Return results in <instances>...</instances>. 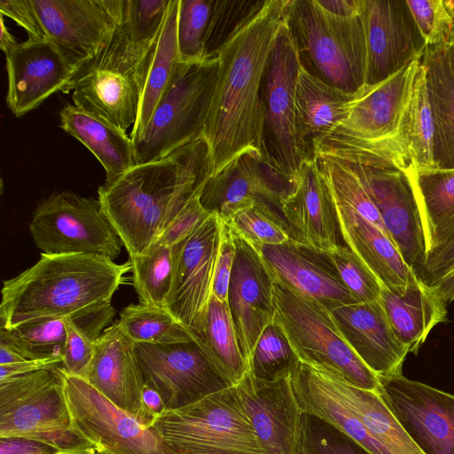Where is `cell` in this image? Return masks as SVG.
<instances>
[{"instance_id":"d590c367","label":"cell","mask_w":454,"mask_h":454,"mask_svg":"<svg viewBox=\"0 0 454 454\" xmlns=\"http://www.w3.org/2000/svg\"><path fill=\"white\" fill-rule=\"evenodd\" d=\"M179 0H171L147 73L137 120L130 137H137L148 124L178 61L176 23Z\"/></svg>"},{"instance_id":"8d00e7d4","label":"cell","mask_w":454,"mask_h":454,"mask_svg":"<svg viewBox=\"0 0 454 454\" xmlns=\"http://www.w3.org/2000/svg\"><path fill=\"white\" fill-rule=\"evenodd\" d=\"M114 316L112 305L66 317L67 341L60 369L66 373L87 380L96 341Z\"/></svg>"},{"instance_id":"9a60e30c","label":"cell","mask_w":454,"mask_h":454,"mask_svg":"<svg viewBox=\"0 0 454 454\" xmlns=\"http://www.w3.org/2000/svg\"><path fill=\"white\" fill-rule=\"evenodd\" d=\"M381 398L423 454H454V395L403 375L378 377Z\"/></svg>"},{"instance_id":"681fc988","label":"cell","mask_w":454,"mask_h":454,"mask_svg":"<svg viewBox=\"0 0 454 454\" xmlns=\"http://www.w3.org/2000/svg\"><path fill=\"white\" fill-rule=\"evenodd\" d=\"M235 256L234 235L230 226L223 221L222 239L215 266L213 295L223 302H228L229 285Z\"/></svg>"},{"instance_id":"8fae6325","label":"cell","mask_w":454,"mask_h":454,"mask_svg":"<svg viewBox=\"0 0 454 454\" xmlns=\"http://www.w3.org/2000/svg\"><path fill=\"white\" fill-rule=\"evenodd\" d=\"M74 429L97 454H171L154 429L118 407L89 381L59 368Z\"/></svg>"},{"instance_id":"3957f363","label":"cell","mask_w":454,"mask_h":454,"mask_svg":"<svg viewBox=\"0 0 454 454\" xmlns=\"http://www.w3.org/2000/svg\"><path fill=\"white\" fill-rule=\"evenodd\" d=\"M129 270V262L118 264L100 255L42 253L34 265L4 281L0 327L73 317L110 305Z\"/></svg>"},{"instance_id":"4fadbf2b","label":"cell","mask_w":454,"mask_h":454,"mask_svg":"<svg viewBox=\"0 0 454 454\" xmlns=\"http://www.w3.org/2000/svg\"><path fill=\"white\" fill-rule=\"evenodd\" d=\"M223 220L211 213L191 234L172 246L173 276L163 309L190 333L205 325L213 295Z\"/></svg>"},{"instance_id":"e0dca14e","label":"cell","mask_w":454,"mask_h":454,"mask_svg":"<svg viewBox=\"0 0 454 454\" xmlns=\"http://www.w3.org/2000/svg\"><path fill=\"white\" fill-rule=\"evenodd\" d=\"M360 17L366 45L365 87L385 81L423 55L427 44L406 0H360Z\"/></svg>"},{"instance_id":"f5cc1de1","label":"cell","mask_w":454,"mask_h":454,"mask_svg":"<svg viewBox=\"0 0 454 454\" xmlns=\"http://www.w3.org/2000/svg\"><path fill=\"white\" fill-rule=\"evenodd\" d=\"M61 365L62 359L57 358L27 359L15 364L0 365V381L40 370H57Z\"/></svg>"},{"instance_id":"4dcf8cb0","label":"cell","mask_w":454,"mask_h":454,"mask_svg":"<svg viewBox=\"0 0 454 454\" xmlns=\"http://www.w3.org/2000/svg\"><path fill=\"white\" fill-rule=\"evenodd\" d=\"M379 301L394 333L409 353L417 354L433 328L447 321V303L414 272L402 294L382 286Z\"/></svg>"},{"instance_id":"484cf974","label":"cell","mask_w":454,"mask_h":454,"mask_svg":"<svg viewBox=\"0 0 454 454\" xmlns=\"http://www.w3.org/2000/svg\"><path fill=\"white\" fill-rule=\"evenodd\" d=\"M254 247L272 278L320 301L328 309L356 302L326 254L311 250L293 239L279 245Z\"/></svg>"},{"instance_id":"5b68a950","label":"cell","mask_w":454,"mask_h":454,"mask_svg":"<svg viewBox=\"0 0 454 454\" xmlns=\"http://www.w3.org/2000/svg\"><path fill=\"white\" fill-rule=\"evenodd\" d=\"M286 21L303 69L348 94L364 90L366 45L360 11L338 16L316 0H289Z\"/></svg>"},{"instance_id":"c3c4849f","label":"cell","mask_w":454,"mask_h":454,"mask_svg":"<svg viewBox=\"0 0 454 454\" xmlns=\"http://www.w3.org/2000/svg\"><path fill=\"white\" fill-rule=\"evenodd\" d=\"M295 454H370L348 439L333 441L313 433L308 424V416L303 415L301 434Z\"/></svg>"},{"instance_id":"6f0895ef","label":"cell","mask_w":454,"mask_h":454,"mask_svg":"<svg viewBox=\"0 0 454 454\" xmlns=\"http://www.w3.org/2000/svg\"><path fill=\"white\" fill-rule=\"evenodd\" d=\"M0 48L4 53L7 52L10 49L14 47L19 42L16 38L11 34L8 27H6L4 15L0 14Z\"/></svg>"},{"instance_id":"f35d334b","label":"cell","mask_w":454,"mask_h":454,"mask_svg":"<svg viewBox=\"0 0 454 454\" xmlns=\"http://www.w3.org/2000/svg\"><path fill=\"white\" fill-rule=\"evenodd\" d=\"M134 289L140 303L163 308L173 276L172 247L154 243L129 257Z\"/></svg>"},{"instance_id":"816d5d0a","label":"cell","mask_w":454,"mask_h":454,"mask_svg":"<svg viewBox=\"0 0 454 454\" xmlns=\"http://www.w3.org/2000/svg\"><path fill=\"white\" fill-rule=\"evenodd\" d=\"M0 454H65L44 442L23 438H0Z\"/></svg>"},{"instance_id":"7c38bea8","label":"cell","mask_w":454,"mask_h":454,"mask_svg":"<svg viewBox=\"0 0 454 454\" xmlns=\"http://www.w3.org/2000/svg\"><path fill=\"white\" fill-rule=\"evenodd\" d=\"M300 61L286 21L271 51L262 85V154L291 184L302 164L295 139V89Z\"/></svg>"},{"instance_id":"e575fe53","label":"cell","mask_w":454,"mask_h":454,"mask_svg":"<svg viewBox=\"0 0 454 454\" xmlns=\"http://www.w3.org/2000/svg\"><path fill=\"white\" fill-rule=\"evenodd\" d=\"M394 138L416 171L434 169V121L421 60Z\"/></svg>"},{"instance_id":"b9f144b4","label":"cell","mask_w":454,"mask_h":454,"mask_svg":"<svg viewBox=\"0 0 454 454\" xmlns=\"http://www.w3.org/2000/svg\"><path fill=\"white\" fill-rule=\"evenodd\" d=\"M298 362L282 329L273 320L262 333L248 369L256 379L273 381L289 376Z\"/></svg>"},{"instance_id":"8992f818","label":"cell","mask_w":454,"mask_h":454,"mask_svg":"<svg viewBox=\"0 0 454 454\" xmlns=\"http://www.w3.org/2000/svg\"><path fill=\"white\" fill-rule=\"evenodd\" d=\"M218 71V58L176 62L148 124L132 139L137 164L160 160L203 138Z\"/></svg>"},{"instance_id":"ee69618b","label":"cell","mask_w":454,"mask_h":454,"mask_svg":"<svg viewBox=\"0 0 454 454\" xmlns=\"http://www.w3.org/2000/svg\"><path fill=\"white\" fill-rule=\"evenodd\" d=\"M254 0H214L204 44V59L217 58L229 39L265 4Z\"/></svg>"},{"instance_id":"d6986e66","label":"cell","mask_w":454,"mask_h":454,"mask_svg":"<svg viewBox=\"0 0 454 454\" xmlns=\"http://www.w3.org/2000/svg\"><path fill=\"white\" fill-rule=\"evenodd\" d=\"M234 239L236 256L228 305L239 349L248 369L262 333L274 320L273 278L254 247L236 235Z\"/></svg>"},{"instance_id":"11a10c76","label":"cell","mask_w":454,"mask_h":454,"mask_svg":"<svg viewBox=\"0 0 454 454\" xmlns=\"http://www.w3.org/2000/svg\"><path fill=\"white\" fill-rule=\"evenodd\" d=\"M325 11L338 16H352L359 13L360 0H316Z\"/></svg>"},{"instance_id":"7bdbcfd3","label":"cell","mask_w":454,"mask_h":454,"mask_svg":"<svg viewBox=\"0 0 454 454\" xmlns=\"http://www.w3.org/2000/svg\"><path fill=\"white\" fill-rule=\"evenodd\" d=\"M214 0H179L176 23L178 61L204 59L205 38Z\"/></svg>"},{"instance_id":"60d3db41","label":"cell","mask_w":454,"mask_h":454,"mask_svg":"<svg viewBox=\"0 0 454 454\" xmlns=\"http://www.w3.org/2000/svg\"><path fill=\"white\" fill-rule=\"evenodd\" d=\"M224 222L234 235L254 246L279 245L292 239L280 211L264 200H254Z\"/></svg>"},{"instance_id":"4316f807","label":"cell","mask_w":454,"mask_h":454,"mask_svg":"<svg viewBox=\"0 0 454 454\" xmlns=\"http://www.w3.org/2000/svg\"><path fill=\"white\" fill-rule=\"evenodd\" d=\"M135 344L118 322L108 326L96 341L86 380L143 425L145 380Z\"/></svg>"},{"instance_id":"7dc6e473","label":"cell","mask_w":454,"mask_h":454,"mask_svg":"<svg viewBox=\"0 0 454 454\" xmlns=\"http://www.w3.org/2000/svg\"><path fill=\"white\" fill-rule=\"evenodd\" d=\"M204 185L191 196L155 243L172 247L191 234L211 214L200 201Z\"/></svg>"},{"instance_id":"44dd1931","label":"cell","mask_w":454,"mask_h":454,"mask_svg":"<svg viewBox=\"0 0 454 454\" xmlns=\"http://www.w3.org/2000/svg\"><path fill=\"white\" fill-rule=\"evenodd\" d=\"M253 428L269 454H295L303 415L291 374L269 381L248 369L235 385Z\"/></svg>"},{"instance_id":"bcb514c9","label":"cell","mask_w":454,"mask_h":454,"mask_svg":"<svg viewBox=\"0 0 454 454\" xmlns=\"http://www.w3.org/2000/svg\"><path fill=\"white\" fill-rule=\"evenodd\" d=\"M406 4L427 46L449 42L454 32V20L444 0H406Z\"/></svg>"},{"instance_id":"91938a15","label":"cell","mask_w":454,"mask_h":454,"mask_svg":"<svg viewBox=\"0 0 454 454\" xmlns=\"http://www.w3.org/2000/svg\"><path fill=\"white\" fill-rule=\"evenodd\" d=\"M447 46L454 64V32L451 37L450 38L449 42L447 43Z\"/></svg>"},{"instance_id":"603a6c76","label":"cell","mask_w":454,"mask_h":454,"mask_svg":"<svg viewBox=\"0 0 454 454\" xmlns=\"http://www.w3.org/2000/svg\"><path fill=\"white\" fill-rule=\"evenodd\" d=\"M4 55L8 75L6 103L16 117L36 108L57 91L62 92L74 75L49 39L19 42Z\"/></svg>"},{"instance_id":"f546056e","label":"cell","mask_w":454,"mask_h":454,"mask_svg":"<svg viewBox=\"0 0 454 454\" xmlns=\"http://www.w3.org/2000/svg\"><path fill=\"white\" fill-rule=\"evenodd\" d=\"M333 200L345 245L371 270L383 287L402 294L413 271L395 245L355 209Z\"/></svg>"},{"instance_id":"ffe728a7","label":"cell","mask_w":454,"mask_h":454,"mask_svg":"<svg viewBox=\"0 0 454 454\" xmlns=\"http://www.w3.org/2000/svg\"><path fill=\"white\" fill-rule=\"evenodd\" d=\"M280 212L296 243L323 254L343 246L333 200L317 158L302 162L281 199Z\"/></svg>"},{"instance_id":"52a82bcc","label":"cell","mask_w":454,"mask_h":454,"mask_svg":"<svg viewBox=\"0 0 454 454\" xmlns=\"http://www.w3.org/2000/svg\"><path fill=\"white\" fill-rule=\"evenodd\" d=\"M273 300L274 322L300 361L324 368L354 387L380 391L378 376L350 348L324 304L276 278Z\"/></svg>"},{"instance_id":"6da1fadb","label":"cell","mask_w":454,"mask_h":454,"mask_svg":"<svg viewBox=\"0 0 454 454\" xmlns=\"http://www.w3.org/2000/svg\"><path fill=\"white\" fill-rule=\"evenodd\" d=\"M289 0H266L220 50L203 139L215 176L244 153H262V85Z\"/></svg>"},{"instance_id":"d4e9b609","label":"cell","mask_w":454,"mask_h":454,"mask_svg":"<svg viewBox=\"0 0 454 454\" xmlns=\"http://www.w3.org/2000/svg\"><path fill=\"white\" fill-rule=\"evenodd\" d=\"M341 335L378 377L403 375L408 348L394 333L380 302H354L329 309Z\"/></svg>"},{"instance_id":"1f68e13d","label":"cell","mask_w":454,"mask_h":454,"mask_svg":"<svg viewBox=\"0 0 454 454\" xmlns=\"http://www.w3.org/2000/svg\"><path fill=\"white\" fill-rule=\"evenodd\" d=\"M434 121V169H454V64L447 43L420 59Z\"/></svg>"},{"instance_id":"f1b7e54d","label":"cell","mask_w":454,"mask_h":454,"mask_svg":"<svg viewBox=\"0 0 454 454\" xmlns=\"http://www.w3.org/2000/svg\"><path fill=\"white\" fill-rule=\"evenodd\" d=\"M357 96L299 67L295 89V139L301 162L316 159L318 143L348 116Z\"/></svg>"},{"instance_id":"d6a6232c","label":"cell","mask_w":454,"mask_h":454,"mask_svg":"<svg viewBox=\"0 0 454 454\" xmlns=\"http://www.w3.org/2000/svg\"><path fill=\"white\" fill-rule=\"evenodd\" d=\"M59 125L85 145L106 172L111 183L137 165L130 136L80 107L67 104L59 112Z\"/></svg>"},{"instance_id":"cb8c5ba5","label":"cell","mask_w":454,"mask_h":454,"mask_svg":"<svg viewBox=\"0 0 454 454\" xmlns=\"http://www.w3.org/2000/svg\"><path fill=\"white\" fill-rule=\"evenodd\" d=\"M292 184L262 153L240 155L206 182L200 195L203 207L226 221L254 200H264L280 211V201ZM281 213V212H280Z\"/></svg>"},{"instance_id":"7a4b0ae2","label":"cell","mask_w":454,"mask_h":454,"mask_svg":"<svg viewBox=\"0 0 454 454\" xmlns=\"http://www.w3.org/2000/svg\"><path fill=\"white\" fill-rule=\"evenodd\" d=\"M210 177L200 139L158 160L137 164L98 191L102 210L129 257L153 245L191 196Z\"/></svg>"},{"instance_id":"f907efd6","label":"cell","mask_w":454,"mask_h":454,"mask_svg":"<svg viewBox=\"0 0 454 454\" xmlns=\"http://www.w3.org/2000/svg\"><path fill=\"white\" fill-rule=\"evenodd\" d=\"M0 14L20 26L27 32V39H48L32 0H0Z\"/></svg>"},{"instance_id":"277c9868","label":"cell","mask_w":454,"mask_h":454,"mask_svg":"<svg viewBox=\"0 0 454 454\" xmlns=\"http://www.w3.org/2000/svg\"><path fill=\"white\" fill-rule=\"evenodd\" d=\"M315 155L351 168L377 207L390 239L419 278L426 260V239L415 169L396 140L328 135L318 143Z\"/></svg>"},{"instance_id":"30bf717a","label":"cell","mask_w":454,"mask_h":454,"mask_svg":"<svg viewBox=\"0 0 454 454\" xmlns=\"http://www.w3.org/2000/svg\"><path fill=\"white\" fill-rule=\"evenodd\" d=\"M29 231L43 254H85L114 261L123 244L105 215L99 200L72 191L56 192L41 201Z\"/></svg>"},{"instance_id":"ac0fdd59","label":"cell","mask_w":454,"mask_h":454,"mask_svg":"<svg viewBox=\"0 0 454 454\" xmlns=\"http://www.w3.org/2000/svg\"><path fill=\"white\" fill-rule=\"evenodd\" d=\"M23 437L65 454H97L72 425L59 369L24 397L0 407V438Z\"/></svg>"},{"instance_id":"2e32d148","label":"cell","mask_w":454,"mask_h":454,"mask_svg":"<svg viewBox=\"0 0 454 454\" xmlns=\"http://www.w3.org/2000/svg\"><path fill=\"white\" fill-rule=\"evenodd\" d=\"M135 348L145 383L160 394L167 410L186 406L228 387L193 340L136 343Z\"/></svg>"},{"instance_id":"db71d44e","label":"cell","mask_w":454,"mask_h":454,"mask_svg":"<svg viewBox=\"0 0 454 454\" xmlns=\"http://www.w3.org/2000/svg\"><path fill=\"white\" fill-rule=\"evenodd\" d=\"M142 407L144 413L143 425L147 428H153L167 411L160 394L146 383H145L142 392Z\"/></svg>"},{"instance_id":"9c48e42d","label":"cell","mask_w":454,"mask_h":454,"mask_svg":"<svg viewBox=\"0 0 454 454\" xmlns=\"http://www.w3.org/2000/svg\"><path fill=\"white\" fill-rule=\"evenodd\" d=\"M153 56L143 58L109 40L62 92L72 91L74 106L127 133L137 120Z\"/></svg>"},{"instance_id":"83f0119b","label":"cell","mask_w":454,"mask_h":454,"mask_svg":"<svg viewBox=\"0 0 454 454\" xmlns=\"http://www.w3.org/2000/svg\"><path fill=\"white\" fill-rule=\"evenodd\" d=\"M420 59L385 81L365 87L352 102L347 118L329 135L370 141L395 137Z\"/></svg>"},{"instance_id":"5bb4252c","label":"cell","mask_w":454,"mask_h":454,"mask_svg":"<svg viewBox=\"0 0 454 454\" xmlns=\"http://www.w3.org/2000/svg\"><path fill=\"white\" fill-rule=\"evenodd\" d=\"M45 35L74 73L107 43L121 0H32Z\"/></svg>"},{"instance_id":"836d02e7","label":"cell","mask_w":454,"mask_h":454,"mask_svg":"<svg viewBox=\"0 0 454 454\" xmlns=\"http://www.w3.org/2000/svg\"><path fill=\"white\" fill-rule=\"evenodd\" d=\"M190 336L228 387L235 386L248 370L239 349L228 302L212 295L203 329Z\"/></svg>"},{"instance_id":"7402d4cb","label":"cell","mask_w":454,"mask_h":454,"mask_svg":"<svg viewBox=\"0 0 454 454\" xmlns=\"http://www.w3.org/2000/svg\"><path fill=\"white\" fill-rule=\"evenodd\" d=\"M426 239L419 278L436 288L454 274V169L414 170Z\"/></svg>"},{"instance_id":"74e56055","label":"cell","mask_w":454,"mask_h":454,"mask_svg":"<svg viewBox=\"0 0 454 454\" xmlns=\"http://www.w3.org/2000/svg\"><path fill=\"white\" fill-rule=\"evenodd\" d=\"M0 341L27 359H62L67 341L65 318H43L12 328L0 327Z\"/></svg>"},{"instance_id":"f6af8a7d","label":"cell","mask_w":454,"mask_h":454,"mask_svg":"<svg viewBox=\"0 0 454 454\" xmlns=\"http://www.w3.org/2000/svg\"><path fill=\"white\" fill-rule=\"evenodd\" d=\"M326 254L356 302L380 300V282L349 247L340 246Z\"/></svg>"},{"instance_id":"ab89813d","label":"cell","mask_w":454,"mask_h":454,"mask_svg":"<svg viewBox=\"0 0 454 454\" xmlns=\"http://www.w3.org/2000/svg\"><path fill=\"white\" fill-rule=\"evenodd\" d=\"M117 322L135 343L170 344L192 340L187 330L160 307L129 304L120 313Z\"/></svg>"},{"instance_id":"680465c9","label":"cell","mask_w":454,"mask_h":454,"mask_svg":"<svg viewBox=\"0 0 454 454\" xmlns=\"http://www.w3.org/2000/svg\"><path fill=\"white\" fill-rule=\"evenodd\" d=\"M444 4L450 17L454 20V0H444Z\"/></svg>"},{"instance_id":"ba28073f","label":"cell","mask_w":454,"mask_h":454,"mask_svg":"<svg viewBox=\"0 0 454 454\" xmlns=\"http://www.w3.org/2000/svg\"><path fill=\"white\" fill-rule=\"evenodd\" d=\"M153 429L171 454H269L235 386L167 410Z\"/></svg>"},{"instance_id":"9f6ffc18","label":"cell","mask_w":454,"mask_h":454,"mask_svg":"<svg viewBox=\"0 0 454 454\" xmlns=\"http://www.w3.org/2000/svg\"><path fill=\"white\" fill-rule=\"evenodd\" d=\"M25 360H27V358L10 345L0 341V365L15 364Z\"/></svg>"}]
</instances>
